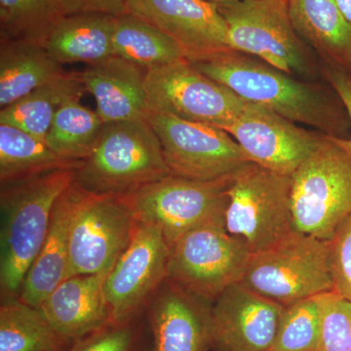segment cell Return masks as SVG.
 I'll return each mask as SVG.
<instances>
[{"instance_id":"e575fe53","label":"cell","mask_w":351,"mask_h":351,"mask_svg":"<svg viewBox=\"0 0 351 351\" xmlns=\"http://www.w3.org/2000/svg\"><path fill=\"white\" fill-rule=\"evenodd\" d=\"M323 75L330 86L335 90L345 106L351 125V78L343 69L327 64L323 66ZM337 138V137H336ZM339 144L351 154V137L348 138H337Z\"/></svg>"},{"instance_id":"52a82bcc","label":"cell","mask_w":351,"mask_h":351,"mask_svg":"<svg viewBox=\"0 0 351 351\" xmlns=\"http://www.w3.org/2000/svg\"><path fill=\"white\" fill-rule=\"evenodd\" d=\"M240 282L283 306L332 292L329 243L291 233L267 250L252 254Z\"/></svg>"},{"instance_id":"30bf717a","label":"cell","mask_w":351,"mask_h":351,"mask_svg":"<svg viewBox=\"0 0 351 351\" xmlns=\"http://www.w3.org/2000/svg\"><path fill=\"white\" fill-rule=\"evenodd\" d=\"M171 175L212 181L234 174L250 163L239 143L218 127L147 110Z\"/></svg>"},{"instance_id":"4fadbf2b","label":"cell","mask_w":351,"mask_h":351,"mask_svg":"<svg viewBox=\"0 0 351 351\" xmlns=\"http://www.w3.org/2000/svg\"><path fill=\"white\" fill-rule=\"evenodd\" d=\"M170 248L158 228L136 221L128 246L105 279L112 322L137 319L168 277Z\"/></svg>"},{"instance_id":"277c9868","label":"cell","mask_w":351,"mask_h":351,"mask_svg":"<svg viewBox=\"0 0 351 351\" xmlns=\"http://www.w3.org/2000/svg\"><path fill=\"white\" fill-rule=\"evenodd\" d=\"M295 232L329 241L351 214V154L336 137L319 145L292 175Z\"/></svg>"},{"instance_id":"d590c367","label":"cell","mask_w":351,"mask_h":351,"mask_svg":"<svg viewBox=\"0 0 351 351\" xmlns=\"http://www.w3.org/2000/svg\"><path fill=\"white\" fill-rule=\"evenodd\" d=\"M339 12L351 27V0H335Z\"/></svg>"},{"instance_id":"5b68a950","label":"cell","mask_w":351,"mask_h":351,"mask_svg":"<svg viewBox=\"0 0 351 351\" xmlns=\"http://www.w3.org/2000/svg\"><path fill=\"white\" fill-rule=\"evenodd\" d=\"M232 50L258 58L289 75L315 77L309 46L295 31L288 0H233L216 4Z\"/></svg>"},{"instance_id":"74e56055","label":"cell","mask_w":351,"mask_h":351,"mask_svg":"<svg viewBox=\"0 0 351 351\" xmlns=\"http://www.w3.org/2000/svg\"><path fill=\"white\" fill-rule=\"evenodd\" d=\"M346 73H348V75H350V77L351 78V61L350 63V66H348V71H346Z\"/></svg>"},{"instance_id":"1f68e13d","label":"cell","mask_w":351,"mask_h":351,"mask_svg":"<svg viewBox=\"0 0 351 351\" xmlns=\"http://www.w3.org/2000/svg\"><path fill=\"white\" fill-rule=\"evenodd\" d=\"M142 330L138 318L110 322L69 346L66 351H141Z\"/></svg>"},{"instance_id":"8fae6325","label":"cell","mask_w":351,"mask_h":351,"mask_svg":"<svg viewBox=\"0 0 351 351\" xmlns=\"http://www.w3.org/2000/svg\"><path fill=\"white\" fill-rule=\"evenodd\" d=\"M147 110L221 128L249 104L186 60L147 71Z\"/></svg>"},{"instance_id":"5bb4252c","label":"cell","mask_w":351,"mask_h":351,"mask_svg":"<svg viewBox=\"0 0 351 351\" xmlns=\"http://www.w3.org/2000/svg\"><path fill=\"white\" fill-rule=\"evenodd\" d=\"M219 129L239 143L251 162L290 177L324 137L320 132L307 130L254 104Z\"/></svg>"},{"instance_id":"8d00e7d4","label":"cell","mask_w":351,"mask_h":351,"mask_svg":"<svg viewBox=\"0 0 351 351\" xmlns=\"http://www.w3.org/2000/svg\"><path fill=\"white\" fill-rule=\"evenodd\" d=\"M207 1L212 2V3L218 4L223 3V2L233 1V0H207Z\"/></svg>"},{"instance_id":"ba28073f","label":"cell","mask_w":351,"mask_h":351,"mask_svg":"<svg viewBox=\"0 0 351 351\" xmlns=\"http://www.w3.org/2000/svg\"><path fill=\"white\" fill-rule=\"evenodd\" d=\"M232 175L212 181L170 175L126 197L136 221L158 228L170 248L198 226L225 221Z\"/></svg>"},{"instance_id":"f546056e","label":"cell","mask_w":351,"mask_h":351,"mask_svg":"<svg viewBox=\"0 0 351 351\" xmlns=\"http://www.w3.org/2000/svg\"><path fill=\"white\" fill-rule=\"evenodd\" d=\"M321 295L284 306L272 351H319Z\"/></svg>"},{"instance_id":"83f0119b","label":"cell","mask_w":351,"mask_h":351,"mask_svg":"<svg viewBox=\"0 0 351 351\" xmlns=\"http://www.w3.org/2000/svg\"><path fill=\"white\" fill-rule=\"evenodd\" d=\"M80 98L64 101L53 119L45 142L60 158L80 162L93 149L104 122L98 112L80 104Z\"/></svg>"},{"instance_id":"9c48e42d","label":"cell","mask_w":351,"mask_h":351,"mask_svg":"<svg viewBox=\"0 0 351 351\" xmlns=\"http://www.w3.org/2000/svg\"><path fill=\"white\" fill-rule=\"evenodd\" d=\"M252 254L225 228L212 221L186 232L170 247V281L213 304L226 288L240 282Z\"/></svg>"},{"instance_id":"8992f818","label":"cell","mask_w":351,"mask_h":351,"mask_svg":"<svg viewBox=\"0 0 351 351\" xmlns=\"http://www.w3.org/2000/svg\"><path fill=\"white\" fill-rule=\"evenodd\" d=\"M292 177L246 164L232 175L225 228L251 254L270 248L295 232Z\"/></svg>"},{"instance_id":"4dcf8cb0","label":"cell","mask_w":351,"mask_h":351,"mask_svg":"<svg viewBox=\"0 0 351 351\" xmlns=\"http://www.w3.org/2000/svg\"><path fill=\"white\" fill-rule=\"evenodd\" d=\"M319 351H351V301L334 291L321 295Z\"/></svg>"},{"instance_id":"603a6c76","label":"cell","mask_w":351,"mask_h":351,"mask_svg":"<svg viewBox=\"0 0 351 351\" xmlns=\"http://www.w3.org/2000/svg\"><path fill=\"white\" fill-rule=\"evenodd\" d=\"M66 73L44 47L27 40H0V108Z\"/></svg>"},{"instance_id":"d6a6232c","label":"cell","mask_w":351,"mask_h":351,"mask_svg":"<svg viewBox=\"0 0 351 351\" xmlns=\"http://www.w3.org/2000/svg\"><path fill=\"white\" fill-rule=\"evenodd\" d=\"M328 243L334 292L351 301V214L339 226Z\"/></svg>"},{"instance_id":"836d02e7","label":"cell","mask_w":351,"mask_h":351,"mask_svg":"<svg viewBox=\"0 0 351 351\" xmlns=\"http://www.w3.org/2000/svg\"><path fill=\"white\" fill-rule=\"evenodd\" d=\"M64 16L80 13H126L127 0H59Z\"/></svg>"},{"instance_id":"7a4b0ae2","label":"cell","mask_w":351,"mask_h":351,"mask_svg":"<svg viewBox=\"0 0 351 351\" xmlns=\"http://www.w3.org/2000/svg\"><path fill=\"white\" fill-rule=\"evenodd\" d=\"M73 177L75 169H61L0 184L2 301L19 298L25 276L43 248L55 203Z\"/></svg>"},{"instance_id":"4316f807","label":"cell","mask_w":351,"mask_h":351,"mask_svg":"<svg viewBox=\"0 0 351 351\" xmlns=\"http://www.w3.org/2000/svg\"><path fill=\"white\" fill-rule=\"evenodd\" d=\"M69 346L55 332L40 308L19 298L0 306V351H66Z\"/></svg>"},{"instance_id":"ffe728a7","label":"cell","mask_w":351,"mask_h":351,"mask_svg":"<svg viewBox=\"0 0 351 351\" xmlns=\"http://www.w3.org/2000/svg\"><path fill=\"white\" fill-rule=\"evenodd\" d=\"M83 189L71 184L60 195L43 248L32 263L23 283L21 301L40 307L48 295L68 277L69 237Z\"/></svg>"},{"instance_id":"6da1fadb","label":"cell","mask_w":351,"mask_h":351,"mask_svg":"<svg viewBox=\"0 0 351 351\" xmlns=\"http://www.w3.org/2000/svg\"><path fill=\"white\" fill-rule=\"evenodd\" d=\"M242 100L267 108L295 123L341 138L351 130L350 117L335 90L304 82L258 58L230 50L191 63Z\"/></svg>"},{"instance_id":"2e32d148","label":"cell","mask_w":351,"mask_h":351,"mask_svg":"<svg viewBox=\"0 0 351 351\" xmlns=\"http://www.w3.org/2000/svg\"><path fill=\"white\" fill-rule=\"evenodd\" d=\"M283 308L241 282L232 284L212 304L210 350H271Z\"/></svg>"},{"instance_id":"ac0fdd59","label":"cell","mask_w":351,"mask_h":351,"mask_svg":"<svg viewBox=\"0 0 351 351\" xmlns=\"http://www.w3.org/2000/svg\"><path fill=\"white\" fill-rule=\"evenodd\" d=\"M106 277H69L39 307L55 332L69 346L112 322L104 289Z\"/></svg>"},{"instance_id":"3957f363","label":"cell","mask_w":351,"mask_h":351,"mask_svg":"<svg viewBox=\"0 0 351 351\" xmlns=\"http://www.w3.org/2000/svg\"><path fill=\"white\" fill-rule=\"evenodd\" d=\"M162 147L147 119L104 123L73 184L99 195L129 196L170 176Z\"/></svg>"},{"instance_id":"f1b7e54d","label":"cell","mask_w":351,"mask_h":351,"mask_svg":"<svg viewBox=\"0 0 351 351\" xmlns=\"http://www.w3.org/2000/svg\"><path fill=\"white\" fill-rule=\"evenodd\" d=\"M64 17L59 0H0V40L44 44Z\"/></svg>"},{"instance_id":"7402d4cb","label":"cell","mask_w":351,"mask_h":351,"mask_svg":"<svg viewBox=\"0 0 351 351\" xmlns=\"http://www.w3.org/2000/svg\"><path fill=\"white\" fill-rule=\"evenodd\" d=\"M117 16L80 13L64 16L50 32L44 47L58 63H101L114 56L113 29Z\"/></svg>"},{"instance_id":"e0dca14e","label":"cell","mask_w":351,"mask_h":351,"mask_svg":"<svg viewBox=\"0 0 351 351\" xmlns=\"http://www.w3.org/2000/svg\"><path fill=\"white\" fill-rule=\"evenodd\" d=\"M211 306L166 279L149 304L152 351L210 350Z\"/></svg>"},{"instance_id":"484cf974","label":"cell","mask_w":351,"mask_h":351,"mask_svg":"<svg viewBox=\"0 0 351 351\" xmlns=\"http://www.w3.org/2000/svg\"><path fill=\"white\" fill-rule=\"evenodd\" d=\"M112 47L114 56L147 71L186 60L179 46L167 34L129 13L115 18Z\"/></svg>"},{"instance_id":"7c38bea8","label":"cell","mask_w":351,"mask_h":351,"mask_svg":"<svg viewBox=\"0 0 351 351\" xmlns=\"http://www.w3.org/2000/svg\"><path fill=\"white\" fill-rule=\"evenodd\" d=\"M136 219L126 196L83 189L69 237L68 277L108 276L130 242Z\"/></svg>"},{"instance_id":"44dd1931","label":"cell","mask_w":351,"mask_h":351,"mask_svg":"<svg viewBox=\"0 0 351 351\" xmlns=\"http://www.w3.org/2000/svg\"><path fill=\"white\" fill-rule=\"evenodd\" d=\"M295 31L327 64L348 71L351 61V27L335 0H288Z\"/></svg>"},{"instance_id":"d6986e66","label":"cell","mask_w":351,"mask_h":351,"mask_svg":"<svg viewBox=\"0 0 351 351\" xmlns=\"http://www.w3.org/2000/svg\"><path fill=\"white\" fill-rule=\"evenodd\" d=\"M78 75L86 92L93 95L104 123L145 119L147 69L112 56Z\"/></svg>"},{"instance_id":"9a60e30c","label":"cell","mask_w":351,"mask_h":351,"mask_svg":"<svg viewBox=\"0 0 351 351\" xmlns=\"http://www.w3.org/2000/svg\"><path fill=\"white\" fill-rule=\"evenodd\" d=\"M126 13L167 34L189 63L232 50L225 20L207 0H127Z\"/></svg>"},{"instance_id":"cb8c5ba5","label":"cell","mask_w":351,"mask_h":351,"mask_svg":"<svg viewBox=\"0 0 351 351\" xmlns=\"http://www.w3.org/2000/svg\"><path fill=\"white\" fill-rule=\"evenodd\" d=\"M86 89L78 73L66 71L52 82L36 88L20 100L0 110V123L17 127L45 141L53 119L64 101L82 98Z\"/></svg>"},{"instance_id":"d4e9b609","label":"cell","mask_w":351,"mask_h":351,"mask_svg":"<svg viewBox=\"0 0 351 351\" xmlns=\"http://www.w3.org/2000/svg\"><path fill=\"white\" fill-rule=\"evenodd\" d=\"M80 162L64 160L45 141L17 127L0 123V184L22 181L52 171L76 169Z\"/></svg>"},{"instance_id":"f35d334b","label":"cell","mask_w":351,"mask_h":351,"mask_svg":"<svg viewBox=\"0 0 351 351\" xmlns=\"http://www.w3.org/2000/svg\"><path fill=\"white\" fill-rule=\"evenodd\" d=\"M269 351H272L271 350H269Z\"/></svg>"}]
</instances>
